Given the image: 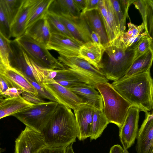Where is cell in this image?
<instances>
[{"label":"cell","instance_id":"836d02e7","mask_svg":"<svg viewBox=\"0 0 153 153\" xmlns=\"http://www.w3.org/2000/svg\"><path fill=\"white\" fill-rule=\"evenodd\" d=\"M0 32L7 39L11 37L10 25L0 5Z\"/></svg>","mask_w":153,"mask_h":153},{"label":"cell","instance_id":"277c9868","mask_svg":"<svg viewBox=\"0 0 153 153\" xmlns=\"http://www.w3.org/2000/svg\"><path fill=\"white\" fill-rule=\"evenodd\" d=\"M96 89L102 97L105 117L109 123H114L120 128L132 105L108 82L98 84Z\"/></svg>","mask_w":153,"mask_h":153},{"label":"cell","instance_id":"f546056e","mask_svg":"<svg viewBox=\"0 0 153 153\" xmlns=\"http://www.w3.org/2000/svg\"><path fill=\"white\" fill-rule=\"evenodd\" d=\"M45 17L49 24L51 33H59L74 38L61 21L58 15L48 11Z\"/></svg>","mask_w":153,"mask_h":153},{"label":"cell","instance_id":"ab89813d","mask_svg":"<svg viewBox=\"0 0 153 153\" xmlns=\"http://www.w3.org/2000/svg\"><path fill=\"white\" fill-rule=\"evenodd\" d=\"M100 1V0H86V8L82 13L88 11L97 10Z\"/></svg>","mask_w":153,"mask_h":153},{"label":"cell","instance_id":"7bdbcfd3","mask_svg":"<svg viewBox=\"0 0 153 153\" xmlns=\"http://www.w3.org/2000/svg\"><path fill=\"white\" fill-rule=\"evenodd\" d=\"M119 1L125 14L127 16L128 8L132 4L133 0H120Z\"/></svg>","mask_w":153,"mask_h":153},{"label":"cell","instance_id":"ee69618b","mask_svg":"<svg viewBox=\"0 0 153 153\" xmlns=\"http://www.w3.org/2000/svg\"><path fill=\"white\" fill-rule=\"evenodd\" d=\"M75 4L81 13L84 12L86 7V0H74Z\"/></svg>","mask_w":153,"mask_h":153},{"label":"cell","instance_id":"c3c4849f","mask_svg":"<svg viewBox=\"0 0 153 153\" xmlns=\"http://www.w3.org/2000/svg\"><path fill=\"white\" fill-rule=\"evenodd\" d=\"M4 100L3 97L1 95L0 96V103H1Z\"/></svg>","mask_w":153,"mask_h":153},{"label":"cell","instance_id":"8fae6325","mask_svg":"<svg viewBox=\"0 0 153 153\" xmlns=\"http://www.w3.org/2000/svg\"><path fill=\"white\" fill-rule=\"evenodd\" d=\"M42 85L58 101L59 104L71 110H75L82 104H86L83 99L54 79L43 84Z\"/></svg>","mask_w":153,"mask_h":153},{"label":"cell","instance_id":"5bb4252c","mask_svg":"<svg viewBox=\"0 0 153 153\" xmlns=\"http://www.w3.org/2000/svg\"><path fill=\"white\" fill-rule=\"evenodd\" d=\"M60 20L74 38L82 44L92 42L91 32L81 13L77 18L58 16Z\"/></svg>","mask_w":153,"mask_h":153},{"label":"cell","instance_id":"bcb514c9","mask_svg":"<svg viewBox=\"0 0 153 153\" xmlns=\"http://www.w3.org/2000/svg\"><path fill=\"white\" fill-rule=\"evenodd\" d=\"M73 144L71 143L66 147L65 153H74L73 148Z\"/></svg>","mask_w":153,"mask_h":153},{"label":"cell","instance_id":"44dd1931","mask_svg":"<svg viewBox=\"0 0 153 153\" xmlns=\"http://www.w3.org/2000/svg\"><path fill=\"white\" fill-rule=\"evenodd\" d=\"M104 49L100 48L92 42L83 44L79 51V57L86 61L100 70Z\"/></svg>","mask_w":153,"mask_h":153},{"label":"cell","instance_id":"d4e9b609","mask_svg":"<svg viewBox=\"0 0 153 153\" xmlns=\"http://www.w3.org/2000/svg\"><path fill=\"white\" fill-rule=\"evenodd\" d=\"M82 14L91 31L97 33L100 37L104 47L109 41L98 10L88 11Z\"/></svg>","mask_w":153,"mask_h":153},{"label":"cell","instance_id":"d6986e66","mask_svg":"<svg viewBox=\"0 0 153 153\" xmlns=\"http://www.w3.org/2000/svg\"><path fill=\"white\" fill-rule=\"evenodd\" d=\"M34 104L25 100L21 95L14 98H5L0 103V119L13 116Z\"/></svg>","mask_w":153,"mask_h":153},{"label":"cell","instance_id":"e575fe53","mask_svg":"<svg viewBox=\"0 0 153 153\" xmlns=\"http://www.w3.org/2000/svg\"><path fill=\"white\" fill-rule=\"evenodd\" d=\"M27 77L28 80L37 90L38 93V96L41 98L49 100L51 101L59 103L58 101L43 86L40 85L36 82L32 80L27 76Z\"/></svg>","mask_w":153,"mask_h":153},{"label":"cell","instance_id":"e0dca14e","mask_svg":"<svg viewBox=\"0 0 153 153\" xmlns=\"http://www.w3.org/2000/svg\"><path fill=\"white\" fill-rule=\"evenodd\" d=\"M39 0H23L20 8L10 26L11 37L18 38L25 34L30 13Z\"/></svg>","mask_w":153,"mask_h":153},{"label":"cell","instance_id":"ffe728a7","mask_svg":"<svg viewBox=\"0 0 153 153\" xmlns=\"http://www.w3.org/2000/svg\"><path fill=\"white\" fill-rule=\"evenodd\" d=\"M25 34L46 46L50 38L51 32L49 24L46 17L39 20L27 28Z\"/></svg>","mask_w":153,"mask_h":153},{"label":"cell","instance_id":"8d00e7d4","mask_svg":"<svg viewBox=\"0 0 153 153\" xmlns=\"http://www.w3.org/2000/svg\"><path fill=\"white\" fill-rule=\"evenodd\" d=\"M23 91L14 87L9 88L1 94L5 98H14L20 95Z\"/></svg>","mask_w":153,"mask_h":153},{"label":"cell","instance_id":"484cf974","mask_svg":"<svg viewBox=\"0 0 153 153\" xmlns=\"http://www.w3.org/2000/svg\"><path fill=\"white\" fill-rule=\"evenodd\" d=\"M128 29L123 32L120 36V39L123 43L125 49L134 45L143 37L148 35L145 29L143 24L136 25L131 22L128 23Z\"/></svg>","mask_w":153,"mask_h":153},{"label":"cell","instance_id":"60d3db41","mask_svg":"<svg viewBox=\"0 0 153 153\" xmlns=\"http://www.w3.org/2000/svg\"><path fill=\"white\" fill-rule=\"evenodd\" d=\"M12 87L10 82L0 74V93L1 95L7 89Z\"/></svg>","mask_w":153,"mask_h":153},{"label":"cell","instance_id":"603a6c76","mask_svg":"<svg viewBox=\"0 0 153 153\" xmlns=\"http://www.w3.org/2000/svg\"><path fill=\"white\" fill-rule=\"evenodd\" d=\"M132 4L142 15L145 31L152 38L153 1L152 0H133Z\"/></svg>","mask_w":153,"mask_h":153},{"label":"cell","instance_id":"f907efd6","mask_svg":"<svg viewBox=\"0 0 153 153\" xmlns=\"http://www.w3.org/2000/svg\"><path fill=\"white\" fill-rule=\"evenodd\" d=\"M2 95H1V94L0 93V96H1Z\"/></svg>","mask_w":153,"mask_h":153},{"label":"cell","instance_id":"83f0119b","mask_svg":"<svg viewBox=\"0 0 153 153\" xmlns=\"http://www.w3.org/2000/svg\"><path fill=\"white\" fill-rule=\"evenodd\" d=\"M53 0H39L30 13L26 23V30L37 21L45 17Z\"/></svg>","mask_w":153,"mask_h":153},{"label":"cell","instance_id":"ba28073f","mask_svg":"<svg viewBox=\"0 0 153 153\" xmlns=\"http://www.w3.org/2000/svg\"><path fill=\"white\" fill-rule=\"evenodd\" d=\"M46 146L42 133L26 126L15 140V153H37Z\"/></svg>","mask_w":153,"mask_h":153},{"label":"cell","instance_id":"d6a6232c","mask_svg":"<svg viewBox=\"0 0 153 153\" xmlns=\"http://www.w3.org/2000/svg\"><path fill=\"white\" fill-rule=\"evenodd\" d=\"M10 40L6 38L0 32V54L6 68L11 66L9 60Z\"/></svg>","mask_w":153,"mask_h":153},{"label":"cell","instance_id":"30bf717a","mask_svg":"<svg viewBox=\"0 0 153 153\" xmlns=\"http://www.w3.org/2000/svg\"><path fill=\"white\" fill-rule=\"evenodd\" d=\"M140 111L138 108L131 106L121 126L119 128V136L123 148L127 149L134 143L138 133Z\"/></svg>","mask_w":153,"mask_h":153},{"label":"cell","instance_id":"9a60e30c","mask_svg":"<svg viewBox=\"0 0 153 153\" xmlns=\"http://www.w3.org/2000/svg\"><path fill=\"white\" fill-rule=\"evenodd\" d=\"M95 109L84 104L74 110L77 128V138L82 141L91 136V126Z\"/></svg>","mask_w":153,"mask_h":153},{"label":"cell","instance_id":"f35d334b","mask_svg":"<svg viewBox=\"0 0 153 153\" xmlns=\"http://www.w3.org/2000/svg\"><path fill=\"white\" fill-rule=\"evenodd\" d=\"M56 82L60 85L68 88L79 86L85 83L76 80H60Z\"/></svg>","mask_w":153,"mask_h":153},{"label":"cell","instance_id":"7c38bea8","mask_svg":"<svg viewBox=\"0 0 153 153\" xmlns=\"http://www.w3.org/2000/svg\"><path fill=\"white\" fill-rule=\"evenodd\" d=\"M145 113V119L136 138V151L137 153H153V113Z\"/></svg>","mask_w":153,"mask_h":153},{"label":"cell","instance_id":"681fc988","mask_svg":"<svg viewBox=\"0 0 153 153\" xmlns=\"http://www.w3.org/2000/svg\"><path fill=\"white\" fill-rule=\"evenodd\" d=\"M124 149V153H129L128 151H127V149Z\"/></svg>","mask_w":153,"mask_h":153},{"label":"cell","instance_id":"4dcf8cb0","mask_svg":"<svg viewBox=\"0 0 153 153\" xmlns=\"http://www.w3.org/2000/svg\"><path fill=\"white\" fill-rule=\"evenodd\" d=\"M153 39L148 35L142 37L133 46L134 61L152 47ZM134 62V61H133Z\"/></svg>","mask_w":153,"mask_h":153},{"label":"cell","instance_id":"8992f818","mask_svg":"<svg viewBox=\"0 0 153 153\" xmlns=\"http://www.w3.org/2000/svg\"><path fill=\"white\" fill-rule=\"evenodd\" d=\"M15 40L28 57L42 68L52 70L65 69L58 59L53 57L46 46L24 34Z\"/></svg>","mask_w":153,"mask_h":153},{"label":"cell","instance_id":"9c48e42d","mask_svg":"<svg viewBox=\"0 0 153 153\" xmlns=\"http://www.w3.org/2000/svg\"><path fill=\"white\" fill-rule=\"evenodd\" d=\"M83 45L74 38L59 33H51L46 48L48 50L57 51L59 55L78 57L79 49Z\"/></svg>","mask_w":153,"mask_h":153},{"label":"cell","instance_id":"d590c367","mask_svg":"<svg viewBox=\"0 0 153 153\" xmlns=\"http://www.w3.org/2000/svg\"><path fill=\"white\" fill-rule=\"evenodd\" d=\"M22 94V97L24 99L34 104L41 103L46 102L38 95L30 92L23 91Z\"/></svg>","mask_w":153,"mask_h":153},{"label":"cell","instance_id":"3957f363","mask_svg":"<svg viewBox=\"0 0 153 153\" xmlns=\"http://www.w3.org/2000/svg\"><path fill=\"white\" fill-rule=\"evenodd\" d=\"M120 36L104 47L100 71L108 80L114 81L123 77L134 61L133 47L125 49Z\"/></svg>","mask_w":153,"mask_h":153},{"label":"cell","instance_id":"2e32d148","mask_svg":"<svg viewBox=\"0 0 153 153\" xmlns=\"http://www.w3.org/2000/svg\"><path fill=\"white\" fill-rule=\"evenodd\" d=\"M0 74L13 87L38 96V93L22 71L11 66L0 71Z\"/></svg>","mask_w":153,"mask_h":153},{"label":"cell","instance_id":"b9f144b4","mask_svg":"<svg viewBox=\"0 0 153 153\" xmlns=\"http://www.w3.org/2000/svg\"><path fill=\"white\" fill-rule=\"evenodd\" d=\"M91 37L92 42L100 48H104L101 42L100 37L97 33L93 31H91Z\"/></svg>","mask_w":153,"mask_h":153},{"label":"cell","instance_id":"6da1fadb","mask_svg":"<svg viewBox=\"0 0 153 153\" xmlns=\"http://www.w3.org/2000/svg\"><path fill=\"white\" fill-rule=\"evenodd\" d=\"M41 133L46 146L67 147L76 141V123L74 113L69 108L59 104Z\"/></svg>","mask_w":153,"mask_h":153},{"label":"cell","instance_id":"7402d4cb","mask_svg":"<svg viewBox=\"0 0 153 153\" xmlns=\"http://www.w3.org/2000/svg\"><path fill=\"white\" fill-rule=\"evenodd\" d=\"M48 11L58 16L79 17L81 14L76 6L74 0H53L50 5Z\"/></svg>","mask_w":153,"mask_h":153},{"label":"cell","instance_id":"5b68a950","mask_svg":"<svg viewBox=\"0 0 153 153\" xmlns=\"http://www.w3.org/2000/svg\"><path fill=\"white\" fill-rule=\"evenodd\" d=\"M57 59L75 80L95 88L98 83L108 82V80L100 70L79 57L59 55Z\"/></svg>","mask_w":153,"mask_h":153},{"label":"cell","instance_id":"ac0fdd59","mask_svg":"<svg viewBox=\"0 0 153 153\" xmlns=\"http://www.w3.org/2000/svg\"><path fill=\"white\" fill-rule=\"evenodd\" d=\"M68 88L83 99L87 104L95 109L103 110L102 97L94 86L84 83L81 85Z\"/></svg>","mask_w":153,"mask_h":153},{"label":"cell","instance_id":"4fadbf2b","mask_svg":"<svg viewBox=\"0 0 153 153\" xmlns=\"http://www.w3.org/2000/svg\"><path fill=\"white\" fill-rule=\"evenodd\" d=\"M97 10L109 42L118 37L122 33L116 21L110 0H100Z\"/></svg>","mask_w":153,"mask_h":153},{"label":"cell","instance_id":"1f68e13d","mask_svg":"<svg viewBox=\"0 0 153 153\" xmlns=\"http://www.w3.org/2000/svg\"><path fill=\"white\" fill-rule=\"evenodd\" d=\"M110 1L120 31L123 33L126 29V21L127 16L123 12L119 0H110Z\"/></svg>","mask_w":153,"mask_h":153},{"label":"cell","instance_id":"52a82bcc","mask_svg":"<svg viewBox=\"0 0 153 153\" xmlns=\"http://www.w3.org/2000/svg\"><path fill=\"white\" fill-rule=\"evenodd\" d=\"M59 104L50 101L35 104L13 116L26 126L41 133Z\"/></svg>","mask_w":153,"mask_h":153},{"label":"cell","instance_id":"74e56055","mask_svg":"<svg viewBox=\"0 0 153 153\" xmlns=\"http://www.w3.org/2000/svg\"><path fill=\"white\" fill-rule=\"evenodd\" d=\"M66 147H52L45 146L37 153H65Z\"/></svg>","mask_w":153,"mask_h":153},{"label":"cell","instance_id":"cb8c5ba5","mask_svg":"<svg viewBox=\"0 0 153 153\" xmlns=\"http://www.w3.org/2000/svg\"><path fill=\"white\" fill-rule=\"evenodd\" d=\"M153 59V48H152L134 61L125 75L121 79L126 78L150 71Z\"/></svg>","mask_w":153,"mask_h":153},{"label":"cell","instance_id":"7dc6e473","mask_svg":"<svg viewBox=\"0 0 153 153\" xmlns=\"http://www.w3.org/2000/svg\"><path fill=\"white\" fill-rule=\"evenodd\" d=\"M6 68L3 62L0 54V71Z\"/></svg>","mask_w":153,"mask_h":153},{"label":"cell","instance_id":"7a4b0ae2","mask_svg":"<svg viewBox=\"0 0 153 153\" xmlns=\"http://www.w3.org/2000/svg\"><path fill=\"white\" fill-rule=\"evenodd\" d=\"M150 71L121 79L111 84L132 106L145 112L153 109V80Z\"/></svg>","mask_w":153,"mask_h":153},{"label":"cell","instance_id":"f6af8a7d","mask_svg":"<svg viewBox=\"0 0 153 153\" xmlns=\"http://www.w3.org/2000/svg\"><path fill=\"white\" fill-rule=\"evenodd\" d=\"M109 153H124V149L119 144L114 145L110 148Z\"/></svg>","mask_w":153,"mask_h":153},{"label":"cell","instance_id":"f1b7e54d","mask_svg":"<svg viewBox=\"0 0 153 153\" xmlns=\"http://www.w3.org/2000/svg\"><path fill=\"white\" fill-rule=\"evenodd\" d=\"M23 0H0V5L10 25L14 21Z\"/></svg>","mask_w":153,"mask_h":153},{"label":"cell","instance_id":"4316f807","mask_svg":"<svg viewBox=\"0 0 153 153\" xmlns=\"http://www.w3.org/2000/svg\"><path fill=\"white\" fill-rule=\"evenodd\" d=\"M109 123L103 110L95 109L91 126L90 140H96L100 137Z\"/></svg>","mask_w":153,"mask_h":153}]
</instances>
